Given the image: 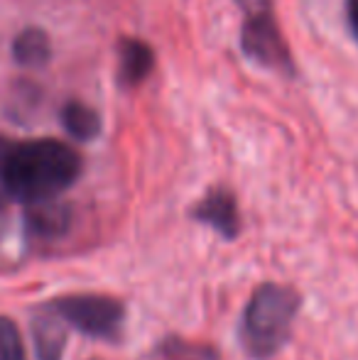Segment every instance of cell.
I'll return each instance as SVG.
<instances>
[{
  "label": "cell",
  "mask_w": 358,
  "mask_h": 360,
  "mask_svg": "<svg viewBox=\"0 0 358 360\" xmlns=\"http://www.w3.org/2000/svg\"><path fill=\"white\" fill-rule=\"evenodd\" d=\"M82 174V157L54 138L10 145L0 162V189L8 199L30 206L57 199Z\"/></svg>",
  "instance_id": "6da1fadb"
},
{
  "label": "cell",
  "mask_w": 358,
  "mask_h": 360,
  "mask_svg": "<svg viewBox=\"0 0 358 360\" xmlns=\"http://www.w3.org/2000/svg\"><path fill=\"white\" fill-rule=\"evenodd\" d=\"M49 307L79 333L96 341L115 343L123 333V302L106 294H64L49 302Z\"/></svg>",
  "instance_id": "277c9868"
},
{
  "label": "cell",
  "mask_w": 358,
  "mask_h": 360,
  "mask_svg": "<svg viewBox=\"0 0 358 360\" xmlns=\"http://www.w3.org/2000/svg\"><path fill=\"white\" fill-rule=\"evenodd\" d=\"M245 13L241 47L250 62L275 72H292V54L272 13V0H238Z\"/></svg>",
  "instance_id": "3957f363"
},
{
  "label": "cell",
  "mask_w": 358,
  "mask_h": 360,
  "mask_svg": "<svg viewBox=\"0 0 358 360\" xmlns=\"http://www.w3.org/2000/svg\"><path fill=\"white\" fill-rule=\"evenodd\" d=\"M155 67V52L143 39L128 37L118 44V79L123 86H138Z\"/></svg>",
  "instance_id": "ba28073f"
},
{
  "label": "cell",
  "mask_w": 358,
  "mask_h": 360,
  "mask_svg": "<svg viewBox=\"0 0 358 360\" xmlns=\"http://www.w3.org/2000/svg\"><path fill=\"white\" fill-rule=\"evenodd\" d=\"M346 22H349L351 34L358 42V0H346Z\"/></svg>",
  "instance_id": "4fadbf2b"
},
{
  "label": "cell",
  "mask_w": 358,
  "mask_h": 360,
  "mask_svg": "<svg viewBox=\"0 0 358 360\" xmlns=\"http://www.w3.org/2000/svg\"><path fill=\"white\" fill-rule=\"evenodd\" d=\"M300 311V294L287 285H260L245 304L241 343L255 360H268L287 343Z\"/></svg>",
  "instance_id": "7a4b0ae2"
},
{
  "label": "cell",
  "mask_w": 358,
  "mask_h": 360,
  "mask_svg": "<svg viewBox=\"0 0 358 360\" xmlns=\"http://www.w3.org/2000/svg\"><path fill=\"white\" fill-rule=\"evenodd\" d=\"M160 353L167 360H216V353L206 346H194L181 338H167L160 343Z\"/></svg>",
  "instance_id": "8fae6325"
},
{
  "label": "cell",
  "mask_w": 358,
  "mask_h": 360,
  "mask_svg": "<svg viewBox=\"0 0 358 360\" xmlns=\"http://www.w3.org/2000/svg\"><path fill=\"white\" fill-rule=\"evenodd\" d=\"M194 221L204 223V226L214 228L221 238L226 240H234L241 233V216H238V204H236V196L229 189H211L199 204L191 209Z\"/></svg>",
  "instance_id": "5b68a950"
},
{
  "label": "cell",
  "mask_w": 358,
  "mask_h": 360,
  "mask_svg": "<svg viewBox=\"0 0 358 360\" xmlns=\"http://www.w3.org/2000/svg\"><path fill=\"white\" fill-rule=\"evenodd\" d=\"M0 360H27L18 326L13 319L0 316Z\"/></svg>",
  "instance_id": "7c38bea8"
},
{
  "label": "cell",
  "mask_w": 358,
  "mask_h": 360,
  "mask_svg": "<svg viewBox=\"0 0 358 360\" xmlns=\"http://www.w3.org/2000/svg\"><path fill=\"white\" fill-rule=\"evenodd\" d=\"M13 57L20 67H44L49 62V57H52V44H49L47 32L39 27L23 30L13 42Z\"/></svg>",
  "instance_id": "9c48e42d"
},
{
  "label": "cell",
  "mask_w": 358,
  "mask_h": 360,
  "mask_svg": "<svg viewBox=\"0 0 358 360\" xmlns=\"http://www.w3.org/2000/svg\"><path fill=\"white\" fill-rule=\"evenodd\" d=\"M62 125L74 140L79 143H89V140L98 138L101 133V118L91 105L82 101H69L62 108Z\"/></svg>",
  "instance_id": "30bf717a"
},
{
  "label": "cell",
  "mask_w": 358,
  "mask_h": 360,
  "mask_svg": "<svg viewBox=\"0 0 358 360\" xmlns=\"http://www.w3.org/2000/svg\"><path fill=\"white\" fill-rule=\"evenodd\" d=\"M69 323L49 304L37 309L32 316V341L37 360H62L67 351Z\"/></svg>",
  "instance_id": "8992f818"
},
{
  "label": "cell",
  "mask_w": 358,
  "mask_h": 360,
  "mask_svg": "<svg viewBox=\"0 0 358 360\" xmlns=\"http://www.w3.org/2000/svg\"><path fill=\"white\" fill-rule=\"evenodd\" d=\"M5 226H8V209H5V194L0 189V238L5 233Z\"/></svg>",
  "instance_id": "5bb4252c"
},
{
  "label": "cell",
  "mask_w": 358,
  "mask_h": 360,
  "mask_svg": "<svg viewBox=\"0 0 358 360\" xmlns=\"http://www.w3.org/2000/svg\"><path fill=\"white\" fill-rule=\"evenodd\" d=\"M8 143H3V140H0V162H3V157H5V152H8Z\"/></svg>",
  "instance_id": "9a60e30c"
},
{
  "label": "cell",
  "mask_w": 358,
  "mask_h": 360,
  "mask_svg": "<svg viewBox=\"0 0 358 360\" xmlns=\"http://www.w3.org/2000/svg\"><path fill=\"white\" fill-rule=\"evenodd\" d=\"M72 209L62 201H37L25 211V231L34 240H57L72 228Z\"/></svg>",
  "instance_id": "52a82bcc"
}]
</instances>
